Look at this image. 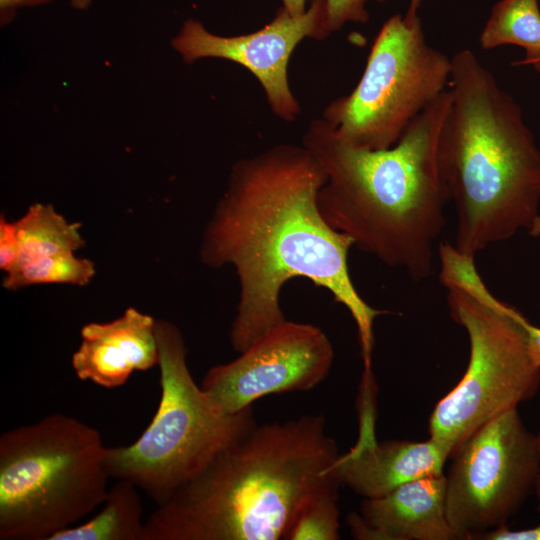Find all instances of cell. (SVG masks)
Returning a JSON list of instances; mask_svg holds the SVG:
<instances>
[{
    "instance_id": "obj_14",
    "label": "cell",
    "mask_w": 540,
    "mask_h": 540,
    "mask_svg": "<svg viewBox=\"0 0 540 540\" xmlns=\"http://www.w3.org/2000/svg\"><path fill=\"white\" fill-rule=\"evenodd\" d=\"M156 320L134 307L109 322L81 328V343L71 364L78 379L106 389L124 385L134 371L159 363Z\"/></svg>"
},
{
    "instance_id": "obj_29",
    "label": "cell",
    "mask_w": 540,
    "mask_h": 540,
    "mask_svg": "<svg viewBox=\"0 0 540 540\" xmlns=\"http://www.w3.org/2000/svg\"><path fill=\"white\" fill-rule=\"evenodd\" d=\"M540 235V219H539V222H538V225H537V228H536V232H535V237Z\"/></svg>"
},
{
    "instance_id": "obj_3",
    "label": "cell",
    "mask_w": 540,
    "mask_h": 540,
    "mask_svg": "<svg viewBox=\"0 0 540 540\" xmlns=\"http://www.w3.org/2000/svg\"><path fill=\"white\" fill-rule=\"evenodd\" d=\"M338 456L323 415L256 424L157 505L143 540L284 539L310 496L340 484Z\"/></svg>"
},
{
    "instance_id": "obj_21",
    "label": "cell",
    "mask_w": 540,
    "mask_h": 540,
    "mask_svg": "<svg viewBox=\"0 0 540 540\" xmlns=\"http://www.w3.org/2000/svg\"><path fill=\"white\" fill-rule=\"evenodd\" d=\"M20 239L15 221L0 217V269L5 273L12 271L20 254Z\"/></svg>"
},
{
    "instance_id": "obj_30",
    "label": "cell",
    "mask_w": 540,
    "mask_h": 540,
    "mask_svg": "<svg viewBox=\"0 0 540 540\" xmlns=\"http://www.w3.org/2000/svg\"><path fill=\"white\" fill-rule=\"evenodd\" d=\"M535 69L540 72V64Z\"/></svg>"
},
{
    "instance_id": "obj_26",
    "label": "cell",
    "mask_w": 540,
    "mask_h": 540,
    "mask_svg": "<svg viewBox=\"0 0 540 540\" xmlns=\"http://www.w3.org/2000/svg\"><path fill=\"white\" fill-rule=\"evenodd\" d=\"M424 1L425 0H410L405 17L414 18L415 16H417L418 10Z\"/></svg>"
},
{
    "instance_id": "obj_18",
    "label": "cell",
    "mask_w": 540,
    "mask_h": 540,
    "mask_svg": "<svg viewBox=\"0 0 540 540\" xmlns=\"http://www.w3.org/2000/svg\"><path fill=\"white\" fill-rule=\"evenodd\" d=\"M96 272L95 264L74 252H65L33 260L6 273L3 287L18 290L40 284L87 285Z\"/></svg>"
},
{
    "instance_id": "obj_2",
    "label": "cell",
    "mask_w": 540,
    "mask_h": 540,
    "mask_svg": "<svg viewBox=\"0 0 540 540\" xmlns=\"http://www.w3.org/2000/svg\"><path fill=\"white\" fill-rule=\"evenodd\" d=\"M450 103L448 89L386 149L351 146L323 118L309 124L302 140L326 174L318 194L326 222L416 280L432 272L433 245L445 223L437 142Z\"/></svg>"
},
{
    "instance_id": "obj_7",
    "label": "cell",
    "mask_w": 540,
    "mask_h": 540,
    "mask_svg": "<svg viewBox=\"0 0 540 540\" xmlns=\"http://www.w3.org/2000/svg\"><path fill=\"white\" fill-rule=\"evenodd\" d=\"M155 330L161 387L157 411L132 444L107 447L106 469L110 478L133 483L161 505L257 423L252 407L228 413L196 384L177 326L158 319Z\"/></svg>"
},
{
    "instance_id": "obj_13",
    "label": "cell",
    "mask_w": 540,
    "mask_h": 540,
    "mask_svg": "<svg viewBox=\"0 0 540 540\" xmlns=\"http://www.w3.org/2000/svg\"><path fill=\"white\" fill-rule=\"evenodd\" d=\"M444 473L421 477L364 498L347 523L358 540H458L446 515Z\"/></svg>"
},
{
    "instance_id": "obj_23",
    "label": "cell",
    "mask_w": 540,
    "mask_h": 540,
    "mask_svg": "<svg viewBox=\"0 0 540 540\" xmlns=\"http://www.w3.org/2000/svg\"><path fill=\"white\" fill-rule=\"evenodd\" d=\"M52 0H0L1 25L14 19L16 11L23 7H36L50 3Z\"/></svg>"
},
{
    "instance_id": "obj_6",
    "label": "cell",
    "mask_w": 540,
    "mask_h": 540,
    "mask_svg": "<svg viewBox=\"0 0 540 540\" xmlns=\"http://www.w3.org/2000/svg\"><path fill=\"white\" fill-rule=\"evenodd\" d=\"M107 447L93 426L54 413L0 437V539L50 540L102 505Z\"/></svg>"
},
{
    "instance_id": "obj_17",
    "label": "cell",
    "mask_w": 540,
    "mask_h": 540,
    "mask_svg": "<svg viewBox=\"0 0 540 540\" xmlns=\"http://www.w3.org/2000/svg\"><path fill=\"white\" fill-rule=\"evenodd\" d=\"M15 222L21 245L16 267L85 245L81 224L68 221L50 204H32Z\"/></svg>"
},
{
    "instance_id": "obj_11",
    "label": "cell",
    "mask_w": 540,
    "mask_h": 540,
    "mask_svg": "<svg viewBox=\"0 0 540 540\" xmlns=\"http://www.w3.org/2000/svg\"><path fill=\"white\" fill-rule=\"evenodd\" d=\"M330 34L325 0H311L302 14L293 15L280 7L264 27L237 36L213 34L199 20L187 19L171 45L185 63L220 58L243 66L263 87L273 113L293 121L300 105L289 87L290 57L305 38L322 40Z\"/></svg>"
},
{
    "instance_id": "obj_10",
    "label": "cell",
    "mask_w": 540,
    "mask_h": 540,
    "mask_svg": "<svg viewBox=\"0 0 540 540\" xmlns=\"http://www.w3.org/2000/svg\"><path fill=\"white\" fill-rule=\"evenodd\" d=\"M333 362V345L322 329L285 319L236 359L211 367L200 385L233 414L267 395L313 389L328 376Z\"/></svg>"
},
{
    "instance_id": "obj_25",
    "label": "cell",
    "mask_w": 540,
    "mask_h": 540,
    "mask_svg": "<svg viewBox=\"0 0 540 540\" xmlns=\"http://www.w3.org/2000/svg\"><path fill=\"white\" fill-rule=\"evenodd\" d=\"M282 7L293 15H299L306 11L307 0H281Z\"/></svg>"
},
{
    "instance_id": "obj_20",
    "label": "cell",
    "mask_w": 540,
    "mask_h": 540,
    "mask_svg": "<svg viewBox=\"0 0 540 540\" xmlns=\"http://www.w3.org/2000/svg\"><path fill=\"white\" fill-rule=\"evenodd\" d=\"M387 0H325L327 26L330 33L343 28L347 23L365 24L369 21L367 3Z\"/></svg>"
},
{
    "instance_id": "obj_19",
    "label": "cell",
    "mask_w": 540,
    "mask_h": 540,
    "mask_svg": "<svg viewBox=\"0 0 540 540\" xmlns=\"http://www.w3.org/2000/svg\"><path fill=\"white\" fill-rule=\"evenodd\" d=\"M340 486L334 484L310 496L296 512L284 539L338 540Z\"/></svg>"
},
{
    "instance_id": "obj_1",
    "label": "cell",
    "mask_w": 540,
    "mask_h": 540,
    "mask_svg": "<svg viewBox=\"0 0 540 540\" xmlns=\"http://www.w3.org/2000/svg\"><path fill=\"white\" fill-rule=\"evenodd\" d=\"M326 174L303 145H278L238 160L206 225L201 261L231 266L239 299L229 339L241 353L285 320L280 294L285 283L305 278L343 305L356 327L365 369H371L373 326L387 313L356 290L348 268L354 246L331 227L318 206Z\"/></svg>"
},
{
    "instance_id": "obj_22",
    "label": "cell",
    "mask_w": 540,
    "mask_h": 540,
    "mask_svg": "<svg viewBox=\"0 0 540 540\" xmlns=\"http://www.w3.org/2000/svg\"><path fill=\"white\" fill-rule=\"evenodd\" d=\"M479 538L485 540H540V524L520 530H510L507 526H504L485 532Z\"/></svg>"
},
{
    "instance_id": "obj_16",
    "label": "cell",
    "mask_w": 540,
    "mask_h": 540,
    "mask_svg": "<svg viewBox=\"0 0 540 540\" xmlns=\"http://www.w3.org/2000/svg\"><path fill=\"white\" fill-rule=\"evenodd\" d=\"M482 49L515 45L525 50L517 65L540 64V8L538 0H500L491 9L479 36Z\"/></svg>"
},
{
    "instance_id": "obj_4",
    "label": "cell",
    "mask_w": 540,
    "mask_h": 540,
    "mask_svg": "<svg viewBox=\"0 0 540 540\" xmlns=\"http://www.w3.org/2000/svg\"><path fill=\"white\" fill-rule=\"evenodd\" d=\"M451 103L437 166L457 216L454 247L474 256L518 231L534 236L540 215V149L516 101L469 49L451 58Z\"/></svg>"
},
{
    "instance_id": "obj_5",
    "label": "cell",
    "mask_w": 540,
    "mask_h": 540,
    "mask_svg": "<svg viewBox=\"0 0 540 540\" xmlns=\"http://www.w3.org/2000/svg\"><path fill=\"white\" fill-rule=\"evenodd\" d=\"M439 254L450 315L466 330L470 347L465 373L429 419L430 438L451 457L479 427L537 393L540 366L530 355L527 319L492 295L474 256L449 243L440 245Z\"/></svg>"
},
{
    "instance_id": "obj_9",
    "label": "cell",
    "mask_w": 540,
    "mask_h": 540,
    "mask_svg": "<svg viewBox=\"0 0 540 540\" xmlns=\"http://www.w3.org/2000/svg\"><path fill=\"white\" fill-rule=\"evenodd\" d=\"M445 507L457 539L507 526L534 492L540 472L536 435L518 408L475 430L451 456Z\"/></svg>"
},
{
    "instance_id": "obj_24",
    "label": "cell",
    "mask_w": 540,
    "mask_h": 540,
    "mask_svg": "<svg viewBox=\"0 0 540 540\" xmlns=\"http://www.w3.org/2000/svg\"><path fill=\"white\" fill-rule=\"evenodd\" d=\"M526 329L530 355L534 362L540 366V327L534 326L527 320Z\"/></svg>"
},
{
    "instance_id": "obj_15",
    "label": "cell",
    "mask_w": 540,
    "mask_h": 540,
    "mask_svg": "<svg viewBox=\"0 0 540 540\" xmlns=\"http://www.w3.org/2000/svg\"><path fill=\"white\" fill-rule=\"evenodd\" d=\"M139 489L118 480L92 518L64 529L50 540H143L145 521Z\"/></svg>"
},
{
    "instance_id": "obj_28",
    "label": "cell",
    "mask_w": 540,
    "mask_h": 540,
    "mask_svg": "<svg viewBox=\"0 0 540 540\" xmlns=\"http://www.w3.org/2000/svg\"><path fill=\"white\" fill-rule=\"evenodd\" d=\"M70 5L80 11L87 10L91 4L92 0H69Z\"/></svg>"
},
{
    "instance_id": "obj_27",
    "label": "cell",
    "mask_w": 540,
    "mask_h": 540,
    "mask_svg": "<svg viewBox=\"0 0 540 540\" xmlns=\"http://www.w3.org/2000/svg\"><path fill=\"white\" fill-rule=\"evenodd\" d=\"M536 440H537L538 450L540 453V428H539L538 433L536 434ZM534 493L536 495L537 502H538V510L540 511V472L535 483Z\"/></svg>"
},
{
    "instance_id": "obj_8",
    "label": "cell",
    "mask_w": 540,
    "mask_h": 540,
    "mask_svg": "<svg viewBox=\"0 0 540 540\" xmlns=\"http://www.w3.org/2000/svg\"><path fill=\"white\" fill-rule=\"evenodd\" d=\"M451 58L427 43L419 15L395 14L379 30L363 74L322 118L345 143L386 149L449 84Z\"/></svg>"
},
{
    "instance_id": "obj_12",
    "label": "cell",
    "mask_w": 540,
    "mask_h": 540,
    "mask_svg": "<svg viewBox=\"0 0 540 540\" xmlns=\"http://www.w3.org/2000/svg\"><path fill=\"white\" fill-rule=\"evenodd\" d=\"M359 434L348 452L339 454L332 471L341 485L363 498L382 496L406 482L443 474L448 452L435 440H388L375 435V400L360 396Z\"/></svg>"
}]
</instances>
